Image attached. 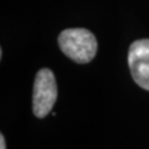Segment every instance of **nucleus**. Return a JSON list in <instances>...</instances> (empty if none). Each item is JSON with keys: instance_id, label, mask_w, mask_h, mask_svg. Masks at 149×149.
<instances>
[{"instance_id": "f257e3e1", "label": "nucleus", "mask_w": 149, "mask_h": 149, "mask_svg": "<svg viewBox=\"0 0 149 149\" xmlns=\"http://www.w3.org/2000/svg\"><path fill=\"white\" fill-rule=\"evenodd\" d=\"M61 51L77 63H88L97 54V40L87 29H66L58 35Z\"/></svg>"}, {"instance_id": "f03ea898", "label": "nucleus", "mask_w": 149, "mask_h": 149, "mask_svg": "<svg viewBox=\"0 0 149 149\" xmlns=\"http://www.w3.org/2000/svg\"><path fill=\"white\" fill-rule=\"evenodd\" d=\"M57 100V85L55 74L49 68H41L34 81L32 112L37 118L46 117Z\"/></svg>"}, {"instance_id": "7ed1b4c3", "label": "nucleus", "mask_w": 149, "mask_h": 149, "mask_svg": "<svg viewBox=\"0 0 149 149\" xmlns=\"http://www.w3.org/2000/svg\"><path fill=\"white\" fill-rule=\"evenodd\" d=\"M128 65L134 82L149 91V39L137 40L130 45Z\"/></svg>"}, {"instance_id": "20e7f679", "label": "nucleus", "mask_w": 149, "mask_h": 149, "mask_svg": "<svg viewBox=\"0 0 149 149\" xmlns=\"http://www.w3.org/2000/svg\"><path fill=\"white\" fill-rule=\"evenodd\" d=\"M0 149H6V146H5V138L1 134L0 136Z\"/></svg>"}]
</instances>
